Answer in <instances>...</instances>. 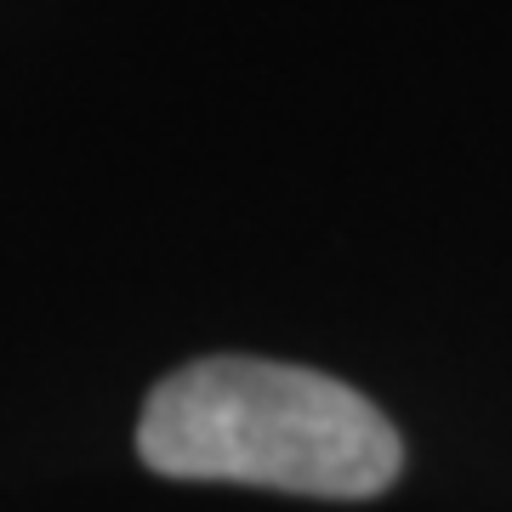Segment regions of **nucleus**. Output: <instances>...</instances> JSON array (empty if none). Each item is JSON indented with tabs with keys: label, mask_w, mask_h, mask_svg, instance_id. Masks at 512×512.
Instances as JSON below:
<instances>
[{
	"label": "nucleus",
	"mask_w": 512,
	"mask_h": 512,
	"mask_svg": "<svg viewBox=\"0 0 512 512\" xmlns=\"http://www.w3.org/2000/svg\"><path fill=\"white\" fill-rule=\"evenodd\" d=\"M137 450L154 473L365 501L404 467L393 421L336 376L268 359H205L143 404Z\"/></svg>",
	"instance_id": "f257e3e1"
}]
</instances>
